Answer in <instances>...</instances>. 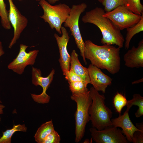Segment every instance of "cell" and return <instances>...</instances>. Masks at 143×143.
Here are the masks:
<instances>
[{
    "label": "cell",
    "mask_w": 143,
    "mask_h": 143,
    "mask_svg": "<svg viewBox=\"0 0 143 143\" xmlns=\"http://www.w3.org/2000/svg\"><path fill=\"white\" fill-rule=\"evenodd\" d=\"M84 56L93 65L106 69L112 74L119 72L120 69V49L112 45H97L91 41L84 42Z\"/></svg>",
    "instance_id": "obj_1"
},
{
    "label": "cell",
    "mask_w": 143,
    "mask_h": 143,
    "mask_svg": "<svg viewBox=\"0 0 143 143\" xmlns=\"http://www.w3.org/2000/svg\"><path fill=\"white\" fill-rule=\"evenodd\" d=\"M90 141L88 139H87L85 140L84 143H90Z\"/></svg>",
    "instance_id": "obj_33"
},
{
    "label": "cell",
    "mask_w": 143,
    "mask_h": 143,
    "mask_svg": "<svg viewBox=\"0 0 143 143\" xmlns=\"http://www.w3.org/2000/svg\"><path fill=\"white\" fill-rule=\"evenodd\" d=\"M98 1L99 2L102 3L103 0H98Z\"/></svg>",
    "instance_id": "obj_34"
},
{
    "label": "cell",
    "mask_w": 143,
    "mask_h": 143,
    "mask_svg": "<svg viewBox=\"0 0 143 143\" xmlns=\"http://www.w3.org/2000/svg\"><path fill=\"white\" fill-rule=\"evenodd\" d=\"M70 98L77 105L75 114V142L78 143L83 137L86 125L90 120L88 110L92 99L90 90L84 93H72Z\"/></svg>",
    "instance_id": "obj_4"
},
{
    "label": "cell",
    "mask_w": 143,
    "mask_h": 143,
    "mask_svg": "<svg viewBox=\"0 0 143 143\" xmlns=\"http://www.w3.org/2000/svg\"><path fill=\"white\" fill-rule=\"evenodd\" d=\"M129 110L126 109L123 115L119 114L118 117L111 119V120L112 126L121 128L122 133L125 136L128 141L132 142L134 132L137 131L143 130L138 129L133 124L129 116Z\"/></svg>",
    "instance_id": "obj_14"
},
{
    "label": "cell",
    "mask_w": 143,
    "mask_h": 143,
    "mask_svg": "<svg viewBox=\"0 0 143 143\" xmlns=\"http://www.w3.org/2000/svg\"><path fill=\"white\" fill-rule=\"evenodd\" d=\"M87 7V5L85 3L73 5L71 8L69 15L64 23V27L69 28L71 35L74 38L77 47L80 51L81 55L85 64L87 63L84 54L85 43L80 32L79 21L81 14Z\"/></svg>",
    "instance_id": "obj_6"
},
{
    "label": "cell",
    "mask_w": 143,
    "mask_h": 143,
    "mask_svg": "<svg viewBox=\"0 0 143 143\" xmlns=\"http://www.w3.org/2000/svg\"><path fill=\"white\" fill-rule=\"evenodd\" d=\"M28 46L21 44L20 45L19 52L16 57L8 66V68L19 74H23L26 67L33 65L39 51L34 50L27 52L26 49Z\"/></svg>",
    "instance_id": "obj_10"
},
{
    "label": "cell",
    "mask_w": 143,
    "mask_h": 143,
    "mask_svg": "<svg viewBox=\"0 0 143 143\" xmlns=\"http://www.w3.org/2000/svg\"><path fill=\"white\" fill-rule=\"evenodd\" d=\"M88 69L90 84L97 91L105 93L107 87L111 84L112 79L91 64L89 65Z\"/></svg>",
    "instance_id": "obj_13"
},
{
    "label": "cell",
    "mask_w": 143,
    "mask_h": 143,
    "mask_svg": "<svg viewBox=\"0 0 143 143\" xmlns=\"http://www.w3.org/2000/svg\"><path fill=\"white\" fill-rule=\"evenodd\" d=\"M92 139L97 143H128L121 131L112 126L98 130L92 127L89 129Z\"/></svg>",
    "instance_id": "obj_9"
},
{
    "label": "cell",
    "mask_w": 143,
    "mask_h": 143,
    "mask_svg": "<svg viewBox=\"0 0 143 143\" xmlns=\"http://www.w3.org/2000/svg\"><path fill=\"white\" fill-rule=\"evenodd\" d=\"M4 52L3 50L1 42L0 41V57L4 54Z\"/></svg>",
    "instance_id": "obj_30"
},
{
    "label": "cell",
    "mask_w": 143,
    "mask_h": 143,
    "mask_svg": "<svg viewBox=\"0 0 143 143\" xmlns=\"http://www.w3.org/2000/svg\"><path fill=\"white\" fill-rule=\"evenodd\" d=\"M27 129L24 124L14 125L12 128L2 132V135L0 138V143H11L12 137L15 132L18 131L25 132Z\"/></svg>",
    "instance_id": "obj_19"
},
{
    "label": "cell",
    "mask_w": 143,
    "mask_h": 143,
    "mask_svg": "<svg viewBox=\"0 0 143 143\" xmlns=\"http://www.w3.org/2000/svg\"><path fill=\"white\" fill-rule=\"evenodd\" d=\"M8 12L6 9V5L4 0H0V16L2 25L5 29H11V24L8 17Z\"/></svg>",
    "instance_id": "obj_21"
},
{
    "label": "cell",
    "mask_w": 143,
    "mask_h": 143,
    "mask_svg": "<svg viewBox=\"0 0 143 143\" xmlns=\"http://www.w3.org/2000/svg\"><path fill=\"white\" fill-rule=\"evenodd\" d=\"M60 140L59 135L54 130L45 138L42 143H59Z\"/></svg>",
    "instance_id": "obj_26"
},
{
    "label": "cell",
    "mask_w": 143,
    "mask_h": 143,
    "mask_svg": "<svg viewBox=\"0 0 143 143\" xmlns=\"http://www.w3.org/2000/svg\"><path fill=\"white\" fill-rule=\"evenodd\" d=\"M89 90L92 102L88 113L92 127L100 130L112 126L113 113L105 104L104 95L100 94L93 87Z\"/></svg>",
    "instance_id": "obj_3"
},
{
    "label": "cell",
    "mask_w": 143,
    "mask_h": 143,
    "mask_svg": "<svg viewBox=\"0 0 143 143\" xmlns=\"http://www.w3.org/2000/svg\"><path fill=\"white\" fill-rule=\"evenodd\" d=\"M69 83V90L72 93H84L89 90L87 87L88 84L85 81H77Z\"/></svg>",
    "instance_id": "obj_23"
},
{
    "label": "cell",
    "mask_w": 143,
    "mask_h": 143,
    "mask_svg": "<svg viewBox=\"0 0 143 143\" xmlns=\"http://www.w3.org/2000/svg\"><path fill=\"white\" fill-rule=\"evenodd\" d=\"M0 103H2V102L0 100Z\"/></svg>",
    "instance_id": "obj_35"
},
{
    "label": "cell",
    "mask_w": 143,
    "mask_h": 143,
    "mask_svg": "<svg viewBox=\"0 0 143 143\" xmlns=\"http://www.w3.org/2000/svg\"><path fill=\"white\" fill-rule=\"evenodd\" d=\"M104 9L97 7L86 12L82 18L84 23L93 24L98 27L102 35L101 42L103 44H115L123 47L125 39L120 30L108 18L103 16Z\"/></svg>",
    "instance_id": "obj_2"
},
{
    "label": "cell",
    "mask_w": 143,
    "mask_h": 143,
    "mask_svg": "<svg viewBox=\"0 0 143 143\" xmlns=\"http://www.w3.org/2000/svg\"><path fill=\"white\" fill-rule=\"evenodd\" d=\"M10 6L8 17L14 30L13 37L8 46L11 48L16 42L21 34L26 27L28 23L27 18L22 15L13 2V0H8Z\"/></svg>",
    "instance_id": "obj_11"
},
{
    "label": "cell",
    "mask_w": 143,
    "mask_h": 143,
    "mask_svg": "<svg viewBox=\"0 0 143 143\" xmlns=\"http://www.w3.org/2000/svg\"><path fill=\"white\" fill-rule=\"evenodd\" d=\"M5 107V106L0 103V115L3 114V109ZM1 118L0 117V122L1 121Z\"/></svg>",
    "instance_id": "obj_29"
},
{
    "label": "cell",
    "mask_w": 143,
    "mask_h": 143,
    "mask_svg": "<svg viewBox=\"0 0 143 143\" xmlns=\"http://www.w3.org/2000/svg\"><path fill=\"white\" fill-rule=\"evenodd\" d=\"M38 1H40L43 0H36ZM47 2L50 4H53L58 1L59 0H47Z\"/></svg>",
    "instance_id": "obj_31"
},
{
    "label": "cell",
    "mask_w": 143,
    "mask_h": 143,
    "mask_svg": "<svg viewBox=\"0 0 143 143\" xmlns=\"http://www.w3.org/2000/svg\"><path fill=\"white\" fill-rule=\"evenodd\" d=\"M126 6L134 13L141 15L143 13V6L140 0H126Z\"/></svg>",
    "instance_id": "obj_24"
},
{
    "label": "cell",
    "mask_w": 143,
    "mask_h": 143,
    "mask_svg": "<svg viewBox=\"0 0 143 143\" xmlns=\"http://www.w3.org/2000/svg\"><path fill=\"white\" fill-rule=\"evenodd\" d=\"M55 73V70L53 69L47 77H43L40 69L32 67V83L36 86H40L43 89L42 93L39 95L31 94L34 101L41 104H47L49 102L50 97L46 93V91L53 81Z\"/></svg>",
    "instance_id": "obj_8"
},
{
    "label": "cell",
    "mask_w": 143,
    "mask_h": 143,
    "mask_svg": "<svg viewBox=\"0 0 143 143\" xmlns=\"http://www.w3.org/2000/svg\"><path fill=\"white\" fill-rule=\"evenodd\" d=\"M55 130L52 120L42 124L38 128L34 137L38 143H42L45 138Z\"/></svg>",
    "instance_id": "obj_17"
},
{
    "label": "cell",
    "mask_w": 143,
    "mask_h": 143,
    "mask_svg": "<svg viewBox=\"0 0 143 143\" xmlns=\"http://www.w3.org/2000/svg\"><path fill=\"white\" fill-rule=\"evenodd\" d=\"M103 16L109 19L121 30L132 27L137 23L142 15L136 14L125 6L122 5L110 11L105 12Z\"/></svg>",
    "instance_id": "obj_7"
},
{
    "label": "cell",
    "mask_w": 143,
    "mask_h": 143,
    "mask_svg": "<svg viewBox=\"0 0 143 143\" xmlns=\"http://www.w3.org/2000/svg\"><path fill=\"white\" fill-rule=\"evenodd\" d=\"M62 35L60 37L56 33L54 34L60 53L59 60L60 66L64 75L70 69V56L68 51L67 46L70 39L69 34L65 27L61 28Z\"/></svg>",
    "instance_id": "obj_12"
},
{
    "label": "cell",
    "mask_w": 143,
    "mask_h": 143,
    "mask_svg": "<svg viewBox=\"0 0 143 143\" xmlns=\"http://www.w3.org/2000/svg\"><path fill=\"white\" fill-rule=\"evenodd\" d=\"M125 65L130 68L143 67V40L139 42L138 46H133L124 55Z\"/></svg>",
    "instance_id": "obj_15"
},
{
    "label": "cell",
    "mask_w": 143,
    "mask_h": 143,
    "mask_svg": "<svg viewBox=\"0 0 143 143\" xmlns=\"http://www.w3.org/2000/svg\"><path fill=\"white\" fill-rule=\"evenodd\" d=\"M143 82V78H141L140 79L138 80L135 81L132 83V84H137L139 83L142 82Z\"/></svg>",
    "instance_id": "obj_32"
},
{
    "label": "cell",
    "mask_w": 143,
    "mask_h": 143,
    "mask_svg": "<svg viewBox=\"0 0 143 143\" xmlns=\"http://www.w3.org/2000/svg\"><path fill=\"white\" fill-rule=\"evenodd\" d=\"M78 56L75 51L73 50L70 56L69 70L80 77L84 81L90 84L88 68L81 64Z\"/></svg>",
    "instance_id": "obj_16"
},
{
    "label": "cell",
    "mask_w": 143,
    "mask_h": 143,
    "mask_svg": "<svg viewBox=\"0 0 143 143\" xmlns=\"http://www.w3.org/2000/svg\"><path fill=\"white\" fill-rule=\"evenodd\" d=\"M133 105L137 106L138 109L135 113L136 117L138 118L143 115V97L140 95L135 94L133 95L132 99L127 100V109L129 110Z\"/></svg>",
    "instance_id": "obj_20"
},
{
    "label": "cell",
    "mask_w": 143,
    "mask_h": 143,
    "mask_svg": "<svg viewBox=\"0 0 143 143\" xmlns=\"http://www.w3.org/2000/svg\"><path fill=\"white\" fill-rule=\"evenodd\" d=\"M127 101L125 96L120 93L117 92L114 97L113 105L116 112L119 114H121L123 108L126 106Z\"/></svg>",
    "instance_id": "obj_22"
},
{
    "label": "cell",
    "mask_w": 143,
    "mask_h": 143,
    "mask_svg": "<svg viewBox=\"0 0 143 143\" xmlns=\"http://www.w3.org/2000/svg\"><path fill=\"white\" fill-rule=\"evenodd\" d=\"M39 3L43 11V14L40 17L49 24L51 29H55L61 34L62 24L68 17L71 8L65 3L52 5L46 0L41 1Z\"/></svg>",
    "instance_id": "obj_5"
},
{
    "label": "cell",
    "mask_w": 143,
    "mask_h": 143,
    "mask_svg": "<svg viewBox=\"0 0 143 143\" xmlns=\"http://www.w3.org/2000/svg\"><path fill=\"white\" fill-rule=\"evenodd\" d=\"M126 0H103L102 3L105 12L110 11L120 6H126Z\"/></svg>",
    "instance_id": "obj_25"
},
{
    "label": "cell",
    "mask_w": 143,
    "mask_h": 143,
    "mask_svg": "<svg viewBox=\"0 0 143 143\" xmlns=\"http://www.w3.org/2000/svg\"><path fill=\"white\" fill-rule=\"evenodd\" d=\"M132 142L133 143L143 142V130L137 131L134 132L132 138Z\"/></svg>",
    "instance_id": "obj_28"
},
{
    "label": "cell",
    "mask_w": 143,
    "mask_h": 143,
    "mask_svg": "<svg viewBox=\"0 0 143 143\" xmlns=\"http://www.w3.org/2000/svg\"><path fill=\"white\" fill-rule=\"evenodd\" d=\"M64 75L69 83L77 81H84L80 77L70 70Z\"/></svg>",
    "instance_id": "obj_27"
},
{
    "label": "cell",
    "mask_w": 143,
    "mask_h": 143,
    "mask_svg": "<svg viewBox=\"0 0 143 143\" xmlns=\"http://www.w3.org/2000/svg\"><path fill=\"white\" fill-rule=\"evenodd\" d=\"M127 33L124 41L125 49L129 47L130 41L135 34L143 31V13L139 21L133 26L126 29Z\"/></svg>",
    "instance_id": "obj_18"
},
{
    "label": "cell",
    "mask_w": 143,
    "mask_h": 143,
    "mask_svg": "<svg viewBox=\"0 0 143 143\" xmlns=\"http://www.w3.org/2000/svg\"><path fill=\"white\" fill-rule=\"evenodd\" d=\"M20 0V1H21V0Z\"/></svg>",
    "instance_id": "obj_36"
}]
</instances>
